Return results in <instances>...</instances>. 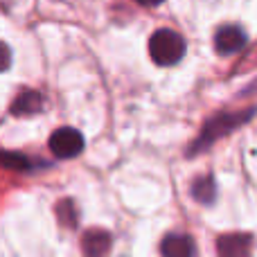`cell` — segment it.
<instances>
[{
	"instance_id": "1",
	"label": "cell",
	"mask_w": 257,
	"mask_h": 257,
	"mask_svg": "<svg viewBox=\"0 0 257 257\" xmlns=\"http://www.w3.org/2000/svg\"><path fill=\"white\" fill-rule=\"evenodd\" d=\"M185 39L174 30H158L149 39V54L158 66H176L185 54Z\"/></svg>"
},
{
	"instance_id": "2",
	"label": "cell",
	"mask_w": 257,
	"mask_h": 257,
	"mask_svg": "<svg viewBox=\"0 0 257 257\" xmlns=\"http://www.w3.org/2000/svg\"><path fill=\"white\" fill-rule=\"evenodd\" d=\"M253 113H255V111L228 113V115H219V117H214V120H210L208 124H205L203 133H201V136L196 138V142H194V145H192L190 156H192V154H196V151H203V149H208V147L212 145V142L217 140V138L226 136V133H230L232 128L241 126L246 120H248L250 115H253Z\"/></svg>"
},
{
	"instance_id": "3",
	"label": "cell",
	"mask_w": 257,
	"mask_h": 257,
	"mask_svg": "<svg viewBox=\"0 0 257 257\" xmlns=\"http://www.w3.org/2000/svg\"><path fill=\"white\" fill-rule=\"evenodd\" d=\"M50 151L57 158H75L84 151V136L77 128L63 126L50 136Z\"/></svg>"
},
{
	"instance_id": "4",
	"label": "cell",
	"mask_w": 257,
	"mask_h": 257,
	"mask_svg": "<svg viewBox=\"0 0 257 257\" xmlns=\"http://www.w3.org/2000/svg\"><path fill=\"white\" fill-rule=\"evenodd\" d=\"M219 257H250L253 253V237L248 232H230L217 239Z\"/></svg>"
},
{
	"instance_id": "5",
	"label": "cell",
	"mask_w": 257,
	"mask_h": 257,
	"mask_svg": "<svg viewBox=\"0 0 257 257\" xmlns=\"http://www.w3.org/2000/svg\"><path fill=\"white\" fill-rule=\"evenodd\" d=\"M244 45H246V34L237 25H221L217 30V34H214V50L219 54H223V57L239 52Z\"/></svg>"
},
{
	"instance_id": "6",
	"label": "cell",
	"mask_w": 257,
	"mask_h": 257,
	"mask_svg": "<svg viewBox=\"0 0 257 257\" xmlns=\"http://www.w3.org/2000/svg\"><path fill=\"white\" fill-rule=\"evenodd\" d=\"M160 253L163 257H194L196 246L194 239L185 232H169L160 241Z\"/></svg>"
},
{
	"instance_id": "7",
	"label": "cell",
	"mask_w": 257,
	"mask_h": 257,
	"mask_svg": "<svg viewBox=\"0 0 257 257\" xmlns=\"http://www.w3.org/2000/svg\"><path fill=\"white\" fill-rule=\"evenodd\" d=\"M113 239L106 230H99V228H93V230H86L84 237H81V253L86 257H106L111 253Z\"/></svg>"
},
{
	"instance_id": "8",
	"label": "cell",
	"mask_w": 257,
	"mask_h": 257,
	"mask_svg": "<svg viewBox=\"0 0 257 257\" xmlns=\"http://www.w3.org/2000/svg\"><path fill=\"white\" fill-rule=\"evenodd\" d=\"M43 108V95L36 90H25L12 102V113L14 115H32Z\"/></svg>"
},
{
	"instance_id": "9",
	"label": "cell",
	"mask_w": 257,
	"mask_h": 257,
	"mask_svg": "<svg viewBox=\"0 0 257 257\" xmlns=\"http://www.w3.org/2000/svg\"><path fill=\"white\" fill-rule=\"evenodd\" d=\"M192 196H194L199 203L210 205L217 196V185H214L212 176H201L192 183Z\"/></svg>"
},
{
	"instance_id": "10",
	"label": "cell",
	"mask_w": 257,
	"mask_h": 257,
	"mask_svg": "<svg viewBox=\"0 0 257 257\" xmlns=\"http://www.w3.org/2000/svg\"><path fill=\"white\" fill-rule=\"evenodd\" d=\"M57 214H59V221H61L66 228L77 226V210H75V203H72V201H61L57 208Z\"/></svg>"
},
{
	"instance_id": "11",
	"label": "cell",
	"mask_w": 257,
	"mask_h": 257,
	"mask_svg": "<svg viewBox=\"0 0 257 257\" xmlns=\"http://www.w3.org/2000/svg\"><path fill=\"white\" fill-rule=\"evenodd\" d=\"M3 163L7 169H16V172H27L32 167V163L25 158L23 154H16V151H7L3 156Z\"/></svg>"
},
{
	"instance_id": "12",
	"label": "cell",
	"mask_w": 257,
	"mask_h": 257,
	"mask_svg": "<svg viewBox=\"0 0 257 257\" xmlns=\"http://www.w3.org/2000/svg\"><path fill=\"white\" fill-rule=\"evenodd\" d=\"M138 5H145V7H156V5H160L163 0H136Z\"/></svg>"
}]
</instances>
